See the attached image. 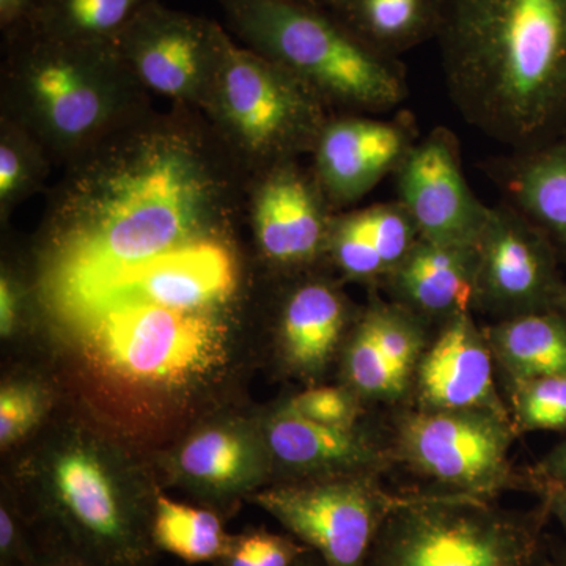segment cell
Segmentation results:
<instances>
[{"label":"cell","instance_id":"15","mask_svg":"<svg viewBox=\"0 0 566 566\" xmlns=\"http://www.w3.org/2000/svg\"><path fill=\"white\" fill-rule=\"evenodd\" d=\"M417 140L409 114L331 115L312 151L311 170L334 211H345L395 175Z\"/></svg>","mask_w":566,"mask_h":566},{"label":"cell","instance_id":"28","mask_svg":"<svg viewBox=\"0 0 566 566\" xmlns=\"http://www.w3.org/2000/svg\"><path fill=\"white\" fill-rule=\"evenodd\" d=\"M516 433L566 431V375L545 376L506 387Z\"/></svg>","mask_w":566,"mask_h":566},{"label":"cell","instance_id":"34","mask_svg":"<svg viewBox=\"0 0 566 566\" xmlns=\"http://www.w3.org/2000/svg\"><path fill=\"white\" fill-rule=\"evenodd\" d=\"M39 0H0V29L3 35L31 22Z\"/></svg>","mask_w":566,"mask_h":566},{"label":"cell","instance_id":"4","mask_svg":"<svg viewBox=\"0 0 566 566\" xmlns=\"http://www.w3.org/2000/svg\"><path fill=\"white\" fill-rule=\"evenodd\" d=\"M243 46L301 82L331 115L389 114L408 96L405 66L327 11L294 0H216Z\"/></svg>","mask_w":566,"mask_h":566},{"label":"cell","instance_id":"26","mask_svg":"<svg viewBox=\"0 0 566 566\" xmlns=\"http://www.w3.org/2000/svg\"><path fill=\"white\" fill-rule=\"evenodd\" d=\"M259 455L241 436L226 430H207L197 434L180 453L186 475L212 490H232L243 485L245 475L255 474Z\"/></svg>","mask_w":566,"mask_h":566},{"label":"cell","instance_id":"38","mask_svg":"<svg viewBox=\"0 0 566 566\" xmlns=\"http://www.w3.org/2000/svg\"><path fill=\"white\" fill-rule=\"evenodd\" d=\"M556 308L566 319V285L564 286V290H562L560 296H558Z\"/></svg>","mask_w":566,"mask_h":566},{"label":"cell","instance_id":"24","mask_svg":"<svg viewBox=\"0 0 566 566\" xmlns=\"http://www.w3.org/2000/svg\"><path fill=\"white\" fill-rule=\"evenodd\" d=\"M156 2L161 0H39L28 25L57 39L115 44L129 22Z\"/></svg>","mask_w":566,"mask_h":566},{"label":"cell","instance_id":"11","mask_svg":"<svg viewBox=\"0 0 566 566\" xmlns=\"http://www.w3.org/2000/svg\"><path fill=\"white\" fill-rule=\"evenodd\" d=\"M223 33L216 21L156 2L129 22L115 48L148 92L200 109Z\"/></svg>","mask_w":566,"mask_h":566},{"label":"cell","instance_id":"29","mask_svg":"<svg viewBox=\"0 0 566 566\" xmlns=\"http://www.w3.org/2000/svg\"><path fill=\"white\" fill-rule=\"evenodd\" d=\"M292 535H279L273 532L249 531L232 536L226 556L219 560L222 566H296L307 553Z\"/></svg>","mask_w":566,"mask_h":566},{"label":"cell","instance_id":"3","mask_svg":"<svg viewBox=\"0 0 566 566\" xmlns=\"http://www.w3.org/2000/svg\"><path fill=\"white\" fill-rule=\"evenodd\" d=\"M3 39L0 115L39 142L52 166L65 169L153 111L151 93L115 44L57 39L29 25Z\"/></svg>","mask_w":566,"mask_h":566},{"label":"cell","instance_id":"14","mask_svg":"<svg viewBox=\"0 0 566 566\" xmlns=\"http://www.w3.org/2000/svg\"><path fill=\"white\" fill-rule=\"evenodd\" d=\"M397 200L420 238L434 243L474 245L488 205L480 202L463 169L455 133L436 126L419 137L395 172Z\"/></svg>","mask_w":566,"mask_h":566},{"label":"cell","instance_id":"13","mask_svg":"<svg viewBox=\"0 0 566 566\" xmlns=\"http://www.w3.org/2000/svg\"><path fill=\"white\" fill-rule=\"evenodd\" d=\"M237 264L227 243L203 241L164 252L112 277L69 314L74 323L117 305L208 312L232 296Z\"/></svg>","mask_w":566,"mask_h":566},{"label":"cell","instance_id":"9","mask_svg":"<svg viewBox=\"0 0 566 566\" xmlns=\"http://www.w3.org/2000/svg\"><path fill=\"white\" fill-rule=\"evenodd\" d=\"M76 324L87 329L115 370L142 381H174L197 374L221 348V327L208 312L117 305Z\"/></svg>","mask_w":566,"mask_h":566},{"label":"cell","instance_id":"2","mask_svg":"<svg viewBox=\"0 0 566 566\" xmlns=\"http://www.w3.org/2000/svg\"><path fill=\"white\" fill-rule=\"evenodd\" d=\"M436 40L469 125L512 150L565 132L566 0H444Z\"/></svg>","mask_w":566,"mask_h":566},{"label":"cell","instance_id":"1","mask_svg":"<svg viewBox=\"0 0 566 566\" xmlns=\"http://www.w3.org/2000/svg\"><path fill=\"white\" fill-rule=\"evenodd\" d=\"M252 177L202 112L174 106L65 167L43 222L44 285L63 314L112 277L193 243H226L248 214Z\"/></svg>","mask_w":566,"mask_h":566},{"label":"cell","instance_id":"18","mask_svg":"<svg viewBox=\"0 0 566 566\" xmlns=\"http://www.w3.org/2000/svg\"><path fill=\"white\" fill-rule=\"evenodd\" d=\"M271 455L285 468L315 476L382 472L395 464L389 442L382 446L360 427L312 422L282 406L266 424Z\"/></svg>","mask_w":566,"mask_h":566},{"label":"cell","instance_id":"22","mask_svg":"<svg viewBox=\"0 0 566 566\" xmlns=\"http://www.w3.org/2000/svg\"><path fill=\"white\" fill-rule=\"evenodd\" d=\"M444 0H327L324 11L386 57L398 59L436 39Z\"/></svg>","mask_w":566,"mask_h":566},{"label":"cell","instance_id":"20","mask_svg":"<svg viewBox=\"0 0 566 566\" xmlns=\"http://www.w3.org/2000/svg\"><path fill=\"white\" fill-rule=\"evenodd\" d=\"M357 315L340 286L329 279L308 274L293 283L279 312V340L286 364L301 374H319Z\"/></svg>","mask_w":566,"mask_h":566},{"label":"cell","instance_id":"36","mask_svg":"<svg viewBox=\"0 0 566 566\" xmlns=\"http://www.w3.org/2000/svg\"><path fill=\"white\" fill-rule=\"evenodd\" d=\"M536 493L542 495L543 509L546 510L547 517L556 520L566 532V488L542 486Z\"/></svg>","mask_w":566,"mask_h":566},{"label":"cell","instance_id":"6","mask_svg":"<svg viewBox=\"0 0 566 566\" xmlns=\"http://www.w3.org/2000/svg\"><path fill=\"white\" fill-rule=\"evenodd\" d=\"M546 510L516 512L495 501L415 491L387 517L368 566H553Z\"/></svg>","mask_w":566,"mask_h":566},{"label":"cell","instance_id":"16","mask_svg":"<svg viewBox=\"0 0 566 566\" xmlns=\"http://www.w3.org/2000/svg\"><path fill=\"white\" fill-rule=\"evenodd\" d=\"M494 357L485 329L472 314L436 327L424 349L408 406L430 411H486L509 417L494 381Z\"/></svg>","mask_w":566,"mask_h":566},{"label":"cell","instance_id":"17","mask_svg":"<svg viewBox=\"0 0 566 566\" xmlns=\"http://www.w3.org/2000/svg\"><path fill=\"white\" fill-rule=\"evenodd\" d=\"M387 300L431 326L476 311L474 245L434 243L420 238L387 279Z\"/></svg>","mask_w":566,"mask_h":566},{"label":"cell","instance_id":"10","mask_svg":"<svg viewBox=\"0 0 566 566\" xmlns=\"http://www.w3.org/2000/svg\"><path fill=\"white\" fill-rule=\"evenodd\" d=\"M476 311L495 322L556 308L566 283L557 249L512 205L488 207L474 244Z\"/></svg>","mask_w":566,"mask_h":566},{"label":"cell","instance_id":"33","mask_svg":"<svg viewBox=\"0 0 566 566\" xmlns=\"http://www.w3.org/2000/svg\"><path fill=\"white\" fill-rule=\"evenodd\" d=\"M21 297L17 283L10 274L2 273L0 277V333L3 337L13 333L20 318Z\"/></svg>","mask_w":566,"mask_h":566},{"label":"cell","instance_id":"39","mask_svg":"<svg viewBox=\"0 0 566 566\" xmlns=\"http://www.w3.org/2000/svg\"><path fill=\"white\" fill-rule=\"evenodd\" d=\"M294 2L305 3V6L316 7V9H324L327 0H294Z\"/></svg>","mask_w":566,"mask_h":566},{"label":"cell","instance_id":"23","mask_svg":"<svg viewBox=\"0 0 566 566\" xmlns=\"http://www.w3.org/2000/svg\"><path fill=\"white\" fill-rule=\"evenodd\" d=\"M483 329L506 387L566 375V319L557 308L501 319Z\"/></svg>","mask_w":566,"mask_h":566},{"label":"cell","instance_id":"7","mask_svg":"<svg viewBox=\"0 0 566 566\" xmlns=\"http://www.w3.org/2000/svg\"><path fill=\"white\" fill-rule=\"evenodd\" d=\"M512 419L486 411H430L406 406L390 434L395 463L430 480V493L495 501L510 491H535L534 476L512 461Z\"/></svg>","mask_w":566,"mask_h":566},{"label":"cell","instance_id":"5","mask_svg":"<svg viewBox=\"0 0 566 566\" xmlns=\"http://www.w3.org/2000/svg\"><path fill=\"white\" fill-rule=\"evenodd\" d=\"M200 112L251 175L312 155L331 112L300 81L226 31Z\"/></svg>","mask_w":566,"mask_h":566},{"label":"cell","instance_id":"37","mask_svg":"<svg viewBox=\"0 0 566 566\" xmlns=\"http://www.w3.org/2000/svg\"><path fill=\"white\" fill-rule=\"evenodd\" d=\"M296 566H326V565L323 564L322 558L316 556L315 553H312V551H307V553H305L304 556L300 558V562H297Z\"/></svg>","mask_w":566,"mask_h":566},{"label":"cell","instance_id":"27","mask_svg":"<svg viewBox=\"0 0 566 566\" xmlns=\"http://www.w3.org/2000/svg\"><path fill=\"white\" fill-rule=\"evenodd\" d=\"M52 163L39 142L17 123L0 115V218L13 211L43 188Z\"/></svg>","mask_w":566,"mask_h":566},{"label":"cell","instance_id":"8","mask_svg":"<svg viewBox=\"0 0 566 566\" xmlns=\"http://www.w3.org/2000/svg\"><path fill=\"white\" fill-rule=\"evenodd\" d=\"M381 472L315 476L253 495L326 566H368L376 538L406 493H390Z\"/></svg>","mask_w":566,"mask_h":566},{"label":"cell","instance_id":"12","mask_svg":"<svg viewBox=\"0 0 566 566\" xmlns=\"http://www.w3.org/2000/svg\"><path fill=\"white\" fill-rule=\"evenodd\" d=\"M337 212L311 167L286 161L252 178L248 218L260 255L282 271L311 270L326 260Z\"/></svg>","mask_w":566,"mask_h":566},{"label":"cell","instance_id":"40","mask_svg":"<svg viewBox=\"0 0 566 566\" xmlns=\"http://www.w3.org/2000/svg\"><path fill=\"white\" fill-rule=\"evenodd\" d=\"M553 566H566V553L562 554V556L554 558Z\"/></svg>","mask_w":566,"mask_h":566},{"label":"cell","instance_id":"19","mask_svg":"<svg viewBox=\"0 0 566 566\" xmlns=\"http://www.w3.org/2000/svg\"><path fill=\"white\" fill-rule=\"evenodd\" d=\"M419 240L416 223L398 200L368 205L334 216L326 260L348 281L382 289Z\"/></svg>","mask_w":566,"mask_h":566},{"label":"cell","instance_id":"35","mask_svg":"<svg viewBox=\"0 0 566 566\" xmlns=\"http://www.w3.org/2000/svg\"><path fill=\"white\" fill-rule=\"evenodd\" d=\"M22 566H95L91 562L70 553V551L62 549V547L52 546L44 553L35 554L29 557Z\"/></svg>","mask_w":566,"mask_h":566},{"label":"cell","instance_id":"25","mask_svg":"<svg viewBox=\"0 0 566 566\" xmlns=\"http://www.w3.org/2000/svg\"><path fill=\"white\" fill-rule=\"evenodd\" d=\"M150 535L156 551L188 564H219L232 538L218 513L180 504L166 495H158L153 505Z\"/></svg>","mask_w":566,"mask_h":566},{"label":"cell","instance_id":"32","mask_svg":"<svg viewBox=\"0 0 566 566\" xmlns=\"http://www.w3.org/2000/svg\"><path fill=\"white\" fill-rule=\"evenodd\" d=\"M532 476L535 480V493L542 486L566 488V439L539 461Z\"/></svg>","mask_w":566,"mask_h":566},{"label":"cell","instance_id":"31","mask_svg":"<svg viewBox=\"0 0 566 566\" xmlns=\"http://www.w3.org/2000/svg\"><path fill=\"white\" fill-rule=\"evenodd\" d=\"M41 416V398L29 386H9L0 394V442L10 446L36 423Z\"/></svg>","mask_w":566,"mask_h":566},{"label":"cell","instance_id":"30","mask_svg":"<svg viewBox=\"0 0 566 566\" xmlns=\"http://www.w3.org/2000/svg\"><path fill=\"white\" fill-rule=\"evenodd\" d=\"M363 398L349 387H312L294 395L285 408L327 427L356 428L363 417Z\"/></svg>","mask_w":566,"mask_h":566},{"label":"cell","instance_id":"21","mask_svg":"<svg viewBox=\"0 0 566 566\" xmlns=\"http://www.w3.org/2000/svg\"><path fill=\"white\" fill-rule=\"evenodd\" d=\"M504 202L523 212L566 256V129L488 163Z\"/></svg>","mask_w":566,"mask_h":566}]
</instances>
